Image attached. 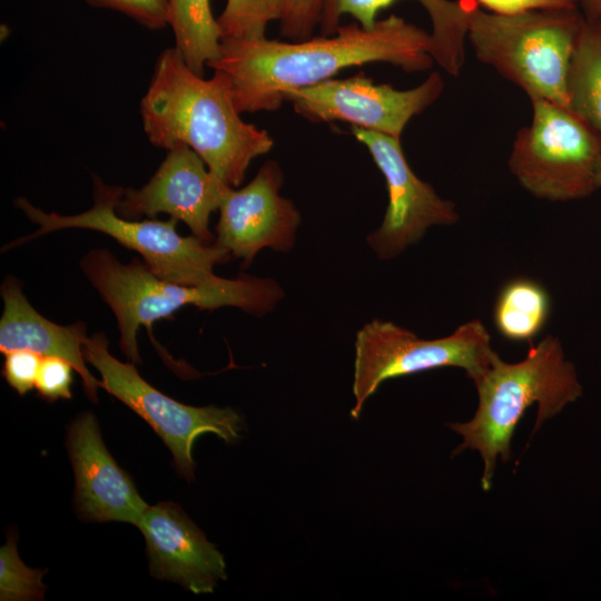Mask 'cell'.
<instances>
[{
    "instance_id": "obj_18",
    "label": "cell",
    "mask_w": 601,
    "mask_h": 601,
    "mask_svg": "<svg viewBox=\"0 0 601 601\" xmlns=\"http://www.w3.org/2000/svg\"><path fill=\"white\" fill-rule=\"evenodd\" d=\"M569 109L601 139V19H585L570 63Z\"/></svg>"
},
{
    "instance_id": "obj_4",
    "label": "cell",
    "mask_w": 601,
    "mask_h": 601,
    "mask_svg": "<svg viewBox=\"0 0 601 601\" xmlns=\"http://www.w3.org/2000/svg\"><path fill=\"white\" fill-rule=\"evenodd\" d=\"M80 267L115 314L120 349L134 364L141 362L137 343L140 326L150 327L186 305L201 309L234 306L262 316L273 311L284 296L274 279L246 274L201 286L164 280L141 260L135 258L125 264L105 248L87 253Z\"/></svg>"
},
{
    "instance_id": "obj_14",
    "label": "cell",
    "mask_w": 601,
    "mask_h": 601,
    "mask_svg": "<svg viewBox=\"0 0 601 601\" xmlns=\"http://www.w3.org/2000/svg\"><path fill=\"white\" fill-rule=\"evenodd\" d=\"M67 449L75 474V510L90 522H126L138 526L148 504L131 476L107 450L95 415L83 412L69 425Z\"/></svg>"
},
{
    "instance_id": "obj_11",
    "label": "cell",
    "mask_w": 601,
    "mask_h": 601,
    "mask_svg": "<svg viewBox=\"0 0 601 601\" xmlns=\"http://www.w3.org/2000/svg\"><path fill=\"white\" fill-rule=\"evenodd\" d=\"M352 134L365 145L385 178L388 205L381 226L367 237L382 259L401 255L423 238L432 226H450L460 215L452 200L443 199L410 167L401 140L353 126Z\"/></svg>"
},
{
    "instance_id": "obj_27",
    "label": "cell",
    "mask_w": 601,
    "mask_h": 601,
    "mask_svg": "<svg viewBox=\"0 0 601 601\" xmlns=\"http://www.w3.org/2000/svg\"><path fill=\"white\" fill-rule=\"evenodd\" d=\"M490 12L514 16L532 10L561 9L578 6L577 0H475Z\"/></svg>"
},
{
    "instance_id": "obj_17",
    "label": "cell",
    "mask_w": 601,
    "mask_h": 601,
    "mask_svg": "<svg viewBox=\"0 0 601 601\" xmlns=\"http://www.w3.org/2000/svg\"><path fill=\"white\" fill-rule=\"evenodd\" d=\"M396 0H322L318 26L322 36L336 33L341 18L352 16L363 28L376 23L378 11ZM432 22L431 56L451 76H459L465 62V39L475 0H417Z\"/></svg>"
},
{
    "instance_id": "obj_5",
    "label": "cell",
    "mask_w": 601,
    "mask_h": 601,
    "mask_svg": "<svg viewBox=\"0 0 601 601\" xmlns=\"http://www.w3.org/2000/svg\"><path fill=\"white\" fill-rule=\"evenodd\" d=\"M584 22L579 6L514 16L476 7L467 28L476 59L494 68L532 99L569 108L566 79Z\"/></svg>"
},
{
    "instance_id": "obj_22",
    "label": "cell",
    "mask_w": 601,
    "mask_h": 601,
    "mask_svg": "<svg viewBox=\"0 0 601 601\" xmlns=\"http://www.w3.org/2000/svg\"><path fill=\"white\" fill-rule=\"evenodd\" d=\"M46 571L23 564L18 555L16 535L10 534L0 549V600H42L46 585L41 578Z\"/></svg>"
},
{
    "instance_id": "obj_25",
    "label": "cell",
    "mask_w": 601,
    "mask_h": 601,
    "mask_svg": "<svg viewBox=\"0 0 601 601\" xmlns=\"http://www.w3.org/2000/svg\"><path fill=\"white\" fill-rule=\"evenodd\" d=\"M322 0H288L279 20V35L290 41L306 40L318 26Z\"/></svg>"
},
{
    "instance_id": "obj_12",
    "label": "cell",
    "mask_w": 601,
    "mask_h": 601,
    "mask_svg": "<svg viewBox=\"0 0 601 601\" xmlns=\"http://www.w3.org/2000/svg\"><path fill=\"white\" fill-rule=\"evenodd\" d=\"M283 171L267 160L243 188L228 187L219 205L215 243L248 267L263 248L292 249L300 224L294 203L279 195Z\"/></svg>"
},
{
    "instance_id": "obj_1",
    "label": "cell",
    "mask_w": 601,
    "mask_h": 601,
    "mask_svg": "<svg viewBox=\"0 0 601 601\" xmlns=\"http://www.w3.org/2000/svg\"><path fill=\"white\" fill-rule=\"evenodd\" d=\"M431 49V33L391 14L371 29L351 22L333 36L300 41L224 39L219 56L207 67L230 77L240 114L276 111L288 91L354 66L388 62L406 72L430 69L434 63Z\"/></svg>"
},
{
    "instance_id": "obj_28",
    "label": "cell",
    "mask_w": 601,
    "mask_h": 601,
    "mask_svg": "<svg viewBox=\"0 0 601 601\" xmlns=\"http://www.w3.org/2000/svg\"><path fill=\"white\" fill-rule=\"evenodd\" d=\"M585 19H601V0H577Z\"/></svg>"
},
{
    "instance_id": "obj_21",
    "label": "cell",
    "mask_w": 601,
    "mask_h": 601,
    "mask_svg": "<svg viewBox=\"0 0 601 601\" xmlns=\"http://www.w3.org/2000/svg\"><path fill=\"white\" fill-rule=\"evenodd\" d=\"M288 0H226L217 18L221 40L263 39L269 22L280 20Z\"/></svg>"
},
{
    "instance_id": "obj_15",
    "label": "cell",
    "mask_w": 601,
    "mask_h": 601,
    "mask_svg": "<svg viewBox=\"0 0 601 601\" xmlns=\"http://www.w3.org/2000/svg\"><path fill=\"white\" fill-rule=\"evenodd\" d=\"M146 540L149 571L195 594L211 593L226 580L223 554L173 502L148 506L137 526Z\"/></svg>"
},
{
    "instance_id": "obj_2",
    "label": "cell",
    "mask_w": 601,
    "mask_h": 601,
    "mask_svg": "<svg viewBox=\"0 0 601 601\" xmlns=\"http://www.w3.org/2000/svg\"><path fill=\"white\" fill-rule=\"evenodd\" d=\"M148 140L158 148L187 145L224 185L239 186L253 159L267 154L274 139L240 118L230 77L214 70L209 79L195 73L178 50L158 57L140 101Z\"/></svg>"
},
{
    "instance_id": "obj_29",
    "label": "cell",
    "mask_w": 601,
    "mask_h": 601,
    "mask_svg": "<svg viewBox=\"0 0 601 601\" xmlns=\"http://www.w3.org/2000/svg\"><path fill=\"white\" fill-rule=\"evenodd\" d=\"M595 185L598 189L601 188V155L599 156L595 165Z\"/></svg>"
},
{
    "instance_id": "obj_26",
    "label": "cell",
    "mask_w": 601,
    "mask_h": 601,
    "mask_svg": "<svg viewBox=\"0 0 601 601\" xmlns=\"http://www.w3.org/2000/svg\"><path fill=\"white\" fill-rule=\"evenodd\" d=\"M4 355L2 375L19 394L24 395L36 387L41 356L28 349H13Z\"/></svg>"
},
{
    "instance_id": "obj_8",
    "label": "cell",
    "mask_w": 601,
    "mask_h": 601,
    "mask_svg": "<svg viewBox=\"0 0 601 601\" xmlns=\"http://www.w3.org/2000/svg\"><path fill=\"white\" fill-rule=\"evenodd\" d=\"M532 120L515 136L508 160L519 184L536 198L571 201L594 193L601 139L569 108L532 99Z\"/></svg>"
},
{
    "instance_id": "obj_7",
    "label": "cell",
    "mask_w": 601,
    "mask_h": 601,
    "mask_svg": "<svg viewBox=\"0 0 601 601\" xmlns=\"http://www.w3.org/2000/svg\"><path fill=\"white\" fill-rule=\"evenodd\" d=\"M496 355L491 336L480 319L460 325L452 334L424 339L393 322L375 318L356 334L351 416L362 413L365 402L391 378L441 367H459L477 382Z\"/></svg>"
},
{
    "instance_id": "obj_10",
    "label": "cell",
    "mask_w": 601,
    "mask_h": 601,
    "mask_svg": "<svg viewBox=\"0 0 601 601\" xmlns=\"http://www.w3.org/2000/svg\"><path fill=\"white\" fill-rule=\"evenodd\" d=\"M443 90L444 80L436 71L408 90L375 83L359 72L293 89L286 93L285 101L292 102L296 114L313 122L346 121L400 139L408 121L434 104Z\"/></svg>"
},
{
    "instance_id": "obj_20",
    "label": "cell",
    "mask_w": 601,
    "mask_h": 601,
    "mask_svg": "<svg viewBox=\"0 0 601 601\" xmlns=\"http://www.w3.org/2000/svg\"><path fill=\"white\" fill-rule=\"evenodd\" d=\"M175 48L187 66L204 76L207 63L219 56L221 35L210 0H168Z\"/></svg>"
},
{
    "instance_id": "obj_19",
    "label": "cell",
    "mask_w": 601,
    "mask_h": 601,
    "mask_svg": "<svg viewBox=\"0 0 601 601\" xmlns=\"http://www.w3.org/2000/svg\"><path fill=\"white\" fill-rule=\"evenodd\" d=\"M550 313L548 290L533 279L515 278L501 288L493 309V322L504 338L531 342L544 328Z\"/></svg>"
},
{
    "instance_id": "obj_24",
    "label": "cell",
    "mask_w": 601,
    "mask_h": 601,
    "mask_svg": "<svg viewBox=\"0 0 601 601\" xmlns=\"http://www.w3.org/2000/svg\"><path fill=\"white\" fill-rule=\"evenodd\" d=\"M75 367L66 359L55 356L41 358L36 388L48 402L70 400Z\"/></svg>"
},
{
    "instance_id": "obj_23",
    "label": "cell",
    "mask_w": 601,
    "mask_h": 601,
    "mask_svg": "<svg viewBox=\"0 0 601 601\" xmlns=\"http://www.w3.org/2000/svg\"><path fill=\"white\" fill-rule=\"evenodd\" d=\"M95 8L116 10L149 30L169 26L168 0H85Z\"/></svg>"
},
{
    "instance_id": "obj_6",
    "label": "cell",
    "mask_w": 601,
    "mask_h": 601,
    "mask_svg": "<svg viewBox=\"0 0 601 601\" xmlns=\"http://www.w3.org/2000/svg\"><path fill=\"white\" fill-rule=\"evenodd\" d=\"M92 179L93 205L76 215L48 214L26 198H17L16 207L39 228L33 234L10 243L6 249L55 230L85 228L109 235L126 248L136 250L142 256L148 268L164 280L201 286L221 279L214 274V266L229 260L231 255L227 249L215 242L207 244L194 235H179L176 229L178 220L171 217L166 221L121 217L117 213V205L124 188L107 185L97 176H92Z\"/></svg>"
},
{
    "instance_id": "obj_9",
    "label": "cell",
    "mask_w": 601,
    "mask_h": 601,
    "mask_svg": "<svg viewBox=\"0 0 601 601\" xmlns=\"http://www.w3.org/2000/svg\"><path fill=\"white\" fill-rule=\"evenodd\" d=\"M104 333L87 337L83 355L101 376V387L144 418L170 450L176 470L194 479L193 446L204 433L227 443L239 437L242 418L230 407H196L183 404L145 381L134 363H122L108 349Z\"/></svg>"
},
{
    "instance_id": "obj_16",
    "label": "cell",
    "mask_w": 601,
    "mask_h": 601,
    "mask_svg": "<svg viewBox=\"0 0 601 601\" xmlns=\"http://www.w3.org/2000/svg\"><path fill=\"white\" fill-rule=\"evenodd\" d=\"M3 312L0 319V352L28 349L41 357L55 356L68 361L80 375L87 397L97 403L98 381L86 366L83 344L87 339L82 322L69 326L58 325L29 303L21 284L8 276L1 285Z\"/></svg>"
},
{
    "instance_id": "obj_3",
    "label": "cell",
    "mask_w": 601,
    "mask_h": 601,
    "mask_svg": "<svg viewBox=\"0 0 601 601\" xmlns=\"http://www.w3.org/2000/svg\"><path fill=\"white\" fill-rule=\"evenodd\" d=\"M474 384L479 396L474 416L449 426L463 439L453 455L465 450L480 453L485 491L491 489L497 459L509 461L511 440L524 413L538 405L534 433L583 392L575 366L565 358L560 339L553 335L531 346L520 362L508 363L496 354Z\"/></svg>"
},
{
    "instance_id": "obj_13",
    "label": "cell",
    "mask_w": 601,
    "mask_h": 601,
    "mask_svg": "<svg viewBox=\"0 0 601 601\" xmlns=\"http://www.w3.org/2000/svg\"><path fill=\"white\" fill-rule=\"evenodd\" d=\"M228 186L218 180L205 161L187 145L168 154L151 179L141 188L124 189L117 213L128 219L154 218L160 213L184 221L200 240L214 243L210 215L219 208Z\"/></svg>"
}]
</instances>
